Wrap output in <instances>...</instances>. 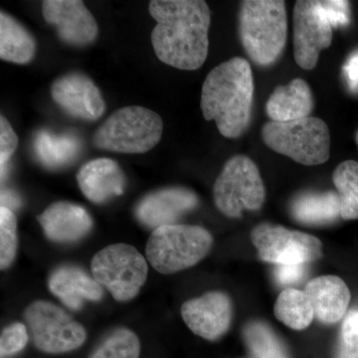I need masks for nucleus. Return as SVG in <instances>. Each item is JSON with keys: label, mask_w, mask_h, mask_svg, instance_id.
Masks as SVG:
<instances>
[{"label": "nucleus", "mask_w": 358, "mask_h": 358, "mask_svg": "<svg viewBox=\"0 0 358 358\" xmlns=\"http://www.w3.org/2000/svg\"><path fill=\"white\" fill-rule=\"evenodd\" d=\"M141 343L131 329L119 327L96 346L88 358H140Z\"/></svg>", "instance_id": "27"}, {"label": "nucleus", "mask_w": 358, "mask_h": 358, "mask_svg": "<svg viewBox=\"0 0 358 358\" xmlns=\"http://www.w3.org/2000/svg\"><path fill=\"white\" fill-rule=\"evenodd\" d=\"M242 46L256 65L268 67L281 57L288 36L286 2L245 0L239 13Z\"/></svg>", "instance_id": "3"}, {"label": "nucleus", "mask_w": 358, "mask_h": 358, "mask_svg": "<svg viewBox=\"0 0 358 358\" xmlns=\"http://www.w3.org/2000/svg\"><path fill=\"white\" fill-rule=\"evenodd\" d=\"M251 240L261 260L275 265H307L322 256L319 238L281 225L260 224L252 231Z\"/></svg>", "instance_id": "10"}, {"label": "nucleus", "mask_w": 358, "mask_h": 358, "mask_svg": "<svg viewBox=\"0 0 358 358\" xmlns=\"http://www.w3.org/2000/svg\"><path fill=\"white\" fill-rule=\"evenodd\" d=\"M313 107L312 90L307 82L296 78L275 89L266 103V112L272 122H292L310 117Z\"/></svg>", "instance_id": "20"}, {"label": "nucleus", "mask_w": 358, "mask_h": 358, "mask_svg": "<svg viewBox=\"0 0 358 358\" xmlns=\"http://www.w3.org/2000/svg\"><path fill=\"white\" fill-rule=\"evenodd\" d=\"M333 25L320 1L300 0L294 7V57L305 70L317 66L320 51L333 41Z\"/></svg>", "instance_id": "11"}, {"label": "nucleus", "mask_w": 358, "mask_h": 358, "mask_svg": "<svg viewBox=\"0 0 358 358\" xmlns=\"http://www.w3.org/2000/svg\"><path fill=\"white\" fill-rule=\"evenodd\" d=\"M275 317L285 326L294 331L307 329L312 324L315 313L305 291L287 288L275 301Z\"/></svg>", "instance_id": "24"}, {"label": "nucleus", "mask_w": 358, "mask_h": 358, "mask_svg": "<svg viewBox=\"0 0 358 358\" xmlns=\"http://www.w3.org/2000/svg\"><path fill=\"white\" fill-rule=\"evenodd\" d=\"M243 336L245 343L256 358H289L281 339L266 322H248L244 327Z\"/></svg>", "instance_id": "26"}, {"label": "nucleus", "mask_w": 358, "mask_h": 358, "mask_svg": "<svg viewBox=\"0 0 358 358\" xmlns=\"http://www.w3.org/2000/svg\"><path fill=\"white\" fill-rule=\"evenodd\" d=\"M262 136L271 150L303 166L324 164L331 155L329 127L319 117L268 122L263 127Z\"/></svg>", "instance_id": "6"}, {"label": "nucleus", "mask_w": 358, "mask_h": 358, "mask_svg": "<svg viewBox=\"0 0 358 358\" xmlns=\"http://www.w3.org/2000/svg\"><path fill=\"white\" fill-rule=\"evenodd\" d=\"M77 182L87 199L95 204H103L121 196L126 188L127 178L117 162L101 157L87 162L80 169Z\"/></svg>", "instance_id": "17"}, {"label": "nucleus", "mask_w": 358, "mask_h": 358, "mask_svg": "<svg viewBox=\"0 0 358 358\" xmlns=\"http://www.w3.org/2000/svg\"><path fill=\"white\" fill-rule=\"evenodd\" d=\"M180 310L190 331L207 341L220 338L227 333L232 322V301L222 292H209L186 301Z\"/></svg>", "instance_id": "14"}, {"label": "nucleus", "mask_w": 358, "mask_h": 358, "mask_svg": "<svg viewBox=\"0 0 358 358\" xmlns=\"http://www.w3.org/2000/svg\"><path fill=\"white\" fill-rule=\"evenodd\" d=\"M357 145H358V131L357 133Z\"/></svg>", "instance_id": "36"}, {"label": "nucleus", "mask_w": 358, "mask_h": 358, "mask_svg": "<svg viewBox=\"0 0 358 358\" xmlns=\"http://www.w3.org/2000/svg\"><path fill=\"white\" fill-rule=\"evenodd\" d=\"M148 11L157 21L152 33L157 57L176 69H199L208 56V4L202 0H152Z\"/></svg>", "instance_id": "1"}, {"label": "nucleus", "mask_w": 358, "mask_h": 358, "mask_svg": "<svg viewBox=\"0 0 358 358\" xmlns=\"http://www.w3.org/2000/svg\"><path fill=\"white\" fill-rule=\"evenodd\" d=\"M34 36L8 13H0V58L15 64L31 62L36 54Z\"/></svg>", "instance_id": "22"}, {"label": "nucleus", "mask_w": 358, "mask_h": 358, "mask_svg": "<svg viewBox=\"0 0 358 358\" xmlns=\"http://www.w3.org/2000/svg\"><path fill=\"white\" fill-rule=\"evenodd\" d=\"M20 204L21 200L17 193L14 192L13 190L2 188L1 207H6L14 212L15 209L20 208Z\"/></svg>", "instance_id": "35"}, {"label": "nucleus", "mask_w": 358, "mask_h": 358, "mask_svg": "<svg viewBox=\"0 0 358 358\" xmlns=\"http://www.w3.org/2000/svg\"><path fill=\"white\" fill-rule=\"evenodd\" d=\"M333 181L338 194L341 218L358 219V162H341L334 171Z\"/></svg>", "instance_id": "25"}, {"label": "nucleus", "mask_w": 358, "mask_h": 358, "mask_svg": "<svg viewBox=\"0 0 358 358\" xmlns=\"http://www.w3.org/2000/svg\"><path fill=\"white\" fill-rule=\"evenodd\" d=\"M164 122L154 110L138 106L115 110L96 131V148L121 154H145L159 143Z\"/></svg>", "instance_id": "5"}, {"label": "nucleus", "mask_w": 358, "mask_h": 358, "mask_svg": "<svg viewBox=\"0 0 358 358\" xmlns=\"http://www.w3.org/2000/svg\"><path fill=\"white\" fill-rule=\"evenodd\" d=\"M315 317L327 324L343 320L350 303V292L343 280L336 275H322L306 286Z\"/></svg>", "instance_id": "19"}, {"label": "nucleus", "mask_w": 358, "mask_h": 358, "mask_svg": "<svg viewBox=\"0 0 358 358\" xmlns=\"http://www.w3.org/2000/svg\"><path fill=\"white\" fill-rule=\"evenodd\" d=\"M24 320L33 345L41 352H73L86 341L85 327L50 301H33L26 308Z\"/></svg>", "instance_id": "9"}, {"label": "nucleus", "mask_w": 358, "mask_h": 358, "mask_svg": "<svg viewBox=\"0 0 358 358\" xmlns=\"http://www.w3.org/2000/svg\"><path fill=\"white\" fill-rule=\"evenodd\" d=\"M212 244L211 233L201 226L173 224L152 230L145 254L160 274H174L199 263Z\"/></svg>", "instance_id": "4"}, {"label": "nucleus", "mask_w": 358, "mask_h": 358, "mask_svg": "<svg viewBox=\"0 0 358 358\" xmlns=\"http://www.w3.org/2000/svg\"><path fill=\"white\" fill-rule=\"evenodd\" d=\"M292 216L308 225L331 224L341 217L338 192H307L299 195L291 204Z\"/></svg>", "instance_id": "23"}, {"label": "nucleus", "mask_w": 358, "mask_h": 358, "mask_svg": "<svg viewBox=\"0 0 358 358\" xmlns=\"http://www.w3.org/2000/svg\"><path fill=\"white\" fill-rule=\"evenodd\" d=\"M17 219L6 207H0V267L6 270L17 254Z\"/></svg>", "instance_id": "28"}, {"label": "nucleus", "mask_w": 358, "mask_h": 358, "mask_svg": "<svg viewBox=\"0 0 358 358\" xmlns=\"http://www.w3.org/2000/svg\"><path fill=\"white\" fill-rule=\"evenodd\" d=\"M29 341L27 327L21 322L9 324L2 331L0 338V355L1 358L13 357L22 352Z\"/></svg>", "instance_id": "29"}, {"label": "nucleus", "mask_w": 358, "mask_h": 358, "mask_svg": "<svg viewBox=\"0 0 358 358\" xmlns=\"http://www.w3.org/2000/svg\"><path fill=\"white\" fill-rule=\"evenodd\" d=\"M346 83L352 92L358 91V51L352 53L343 66Z\"/></svg>", "instance_id": "34"}, {"label": "nucleus", "mask_w": 358, "mask_h": 358, "mask_svg": "<svg viewBox=\"0 0 358 358\" xmlns=\"http://www.w3.org/2000/svg\"><path fill=\"white\" fill-rule=\"evenodd\" d=\"M199 197L185 187H167L145 195L134 208L138 222L148 228L178 224L179 219L196 208Z\"/></svg>", "instance_id": "15"}, {"label": "nucleus", "mask_w": 358, "mask_h": 358, "mask_svg": "<svg viewBox=\"0 0 358 358\" xmlns=\"http://www.w3.org/2000/svg\"><path fill=\"white\" fill-rule=\"evenodd\" d=\"M82 141L74 134H56L41 129L33 138V150L37 162L48 169L70 166L82 152Z\"/></svg>", "instance_id": "21"}, {"label": "nucleus", "mask_w": 358, "mask_h": 358, "mask_svg": "<svg viewBox=\"0 0 358 358\" xmlns=\"http://www.w3.org/2000/svg\"><path fill=\"white\" fill-rule=\"evenodd\" d=\"M92 275L117 301L133 300L148 279V263L134 246L113 244L92 259Z\"/></svg>", "instance_id": "8"}, {"label": "nucleus", "mask_w": 358, "mask_h": 358, "mask_svg": "<svg viewBox=\"0 0 358 358\" xmlns=\"http://www.w3.org/2000/svg\"><path fill=\"white\" fill-rule=\"evenodd\" d=\"M48 287L51 293L72 310H81L85 301L96 303L103 296V288L93 275L70 264L52 271Z\"/></svg>", "instance_id": "18"}, {"label": "nucleus", "mask_w": 358, "mask_h": 358, "mask_svg": "<svg viewBox=\"0 0 358 358\" xmlns=\"http://www.w3.org/2000/svg\"><path fill=\"white\" fill-rule=\"evenodd\" d=\"M213 197L218 210L227 217L239 218L244 210H259L266 190L255 162L246 155L231 157L214 183Z\"/></svg>", "instance_id": "7"}, {"label": "nucleus", "mask_w": 358, "mask_h": 358, "mask_svg": "<svg viewBox=\"0 0 358 358\" xmlns=\"http://www.w3.org/2000/svg\"><path fill=\"white\" fill-rule=\"evenodd\" d=\"M45 236L56 243H74L91 232L93 219L79 204L68 201L52 203L37 217Z\"/></svg>", "instance_id": "16"}, {"label": "nucleus", "mask_w": 358, "mask_h": 358, "mask_svg": "<svg viewBox=\"0 0 358 358\" xmlns=\"http://www.w3.org/2000/svg\"><path fill=\"white\" fill-rule=\"evenodd\" d=\"M51 96L66 114L85 121H96L106 110L100 89L81 72H71L51 85Z\"/></svg>", "instance_id": "12"}, {"label": "nucleus", "mask_w": 358, "mask_h": 358, "mask_svg": "<svg viewBox=\"0 0 358 358\" xmlns=\"http://www.w3.org/2000/svg\"><path fill=\"white\" fill-rule=\"evenodd\" d=\"M18 147V136L4 115L0 117V171L1 179L6 178L9 162Z\"/></svg>", "instance_id": "31"}, {"label": "nucleus", "mask_w": 358, "mask_h": 358, "mask_svg": "<svg viewBox=\"0 0 358 358\" xmlns=\"http://www.w3.org/2000/svg\"><path fill=\"white\" fill-rule=\"evenodd\" d=\"M338 358H358V312L346 315L339 334Z\"/></svg>", "instance_id": "30"}, {"label": "nucleus", "mask_w": 358, "mask_h": 358, "mask_svg": "<svg viewBox=\"0 0 358 358\" xmlns=\"http://www.w3.org/2000/svg\"><path fill=\"white\" fill-rule=\"evenodd\" d=\"M306 265H277L275 279L281 286L296 284L305 277Z\"/></svg>", "instance_id": "33"}, {"label": "nucleus", "mask_w": 358, "mask_h": 358, "mask_svg": "<svg viewBox=\"0 0 358 358\" xmlns=\"http://www.w3.org/2000/svg\"><path fill=\"white\" fill-rule=\"evenodd\" d=\"M320 3L334 28L345 26L350 23V2L329 0L320 1Z\"/></svg>", "instance_id": "32"}, {"label": "nucleus", "mask_w": 358, "mask_h": 358, "mask_svg": "<svg viewBox=\"0 0 358 358\" xmlns=\"http://www.w3.org/2000/svg\"><path fill=\"white\" fill-rule=\"evenodd\" d=\"M42 13L46 22L55 27L59 38L71 46H87L98 37L95 17L83 1L45 0Z\"/></svg>", "instance_id": "13"}, {"label": "nucleus", "mask_w": 358, "mask_h": 358, "mask_svg": "<svg viewBox=\"0 0 358 358\" xmlns=\"http://www.w3.org/2000/svg\"><path fill=\"white\" fill-rule=\"evenodd\" d=\"M253 98L251 65L243 58L234 57L216 66L205 78L202 114L206 121H215L223 136L237 138L251 122Z\"/></svg>", "instance_id": "2"}]
</instances>
